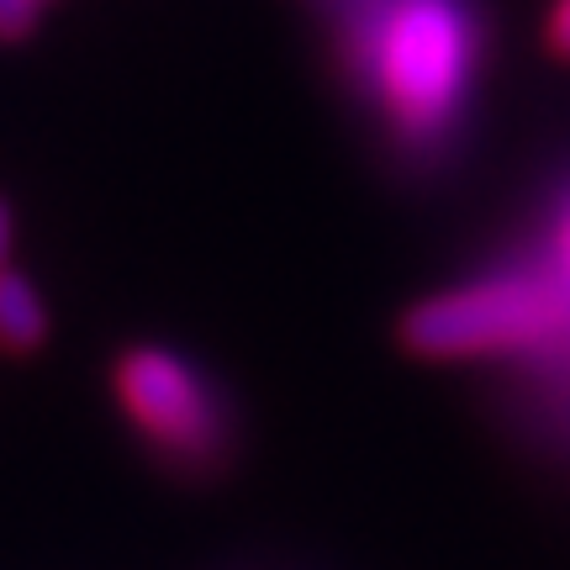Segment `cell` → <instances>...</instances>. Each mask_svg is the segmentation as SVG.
<instances>
[{"label": "cell", "mask_w": 570, "mask_h": 570, "mask_svg": "<svg viewBox=\"0 0 570 570\" xmlns=\"http://www.w3.org/2000/svg\"><path fill=\"white\" fill-rule=\"evenodd\" d=\"M338 48L391 148L439 159L487 80L481 0H338Z\"/></svg>", "instance_id": "6da1fadb"}, {"label": "cell", "mask_w": 570, "mask_h": 570, "mask_svg": "<svg viewBox=\"0 0 570 570\" xmlns=\"http://www.w3.org/2000/svg\"><path fill=\"white\" fill-rule=\"evenodd\" d=\"M396 344L423 365L570 370V281L533 254L439 285L402 312Z\"/></svg>", "instance_id": "7a4b0ae2"}, {"label": "cell", "mask_w": 570, "mask_h": 570, "mask_svg": "<svg viewBox=\"0 0 570 570\" xmlns=\"http://www.w3.org/2000/svg\"><path fill=\"white\" fill-rule=\"evenodd\" d=\"M111 396L142 444L175 470H212L233 449V417L202 365L164 344H132L111 365Z\"/></svg>", "instance_id": "3957f363"}, {"label": "cell", "mask_w": 570, "mask_h": 570, "mask_svg": "<svg viewBox=\"0 0 570 570\" xmlns=\"http://www.w3.org/2000/svg\"><path fill=\"white\" fill-rule=\"evenodd\" d=\"M42 338H48V302L17 265H6L0 269V348L32 354Z\"/></svg>", "instance_id": "277c9868"}, {"label": "cell", "mask_w": 570, "mask_h": 570, "mask_svg": "<svg viewBox=\"0 0 570 570\" xmlns=\"http://www.w3.org/2000/svg\"><path fill=\"white\" fill-rule=\"evenodd\" d=\"M539 53L554 69H570V0H544V11H539Z\"/></svg>", "instance_id": "5b68a950"}, {"label": "cell", "mask_w": 570, "mask_h": 570, "mask_svg": "<svg viewBox=\"0 0 570 570\" xmlns=\"http://www.w3.org/2000/svg\"><path fill=\"white\" fill-rule=\"evenodd\" d=\"M539 254H544V259H550V265L570 281V185L550 202V217H544V244H539Z\"/></svg>", "instance_id": "8992f818"}, {"label": "cell", "mask_w": 570, "mask_h": 570, "mask_svg": "<svg viewBox=\"0 0 570 570\" xmlns=\"http://www.w3.org/2000/svg\"><path fill=\"white\" fill-rule=\"evenodd\" d=\"M42 0H0V38H21L32 21H38Z\"/></svg>", "instance_id": "52a82bcc"}, {"label": "cell", "mask_w": 570, "mask_h": 570, "mask_svg": "<svg viewBox=\"0 0 570 570\" xmlns=\"http://www.w3.org/2000/svg\"><path fill=\"white\" fill-rule=\"evenodd\" d=\"M11 238H17V217H11V206L0 202V269L11 265Z\"/></svg>", "instance_id": "ba28073f"}]
</instances>
